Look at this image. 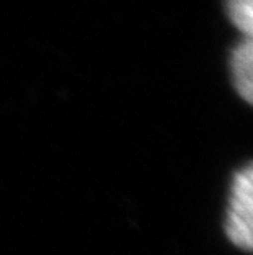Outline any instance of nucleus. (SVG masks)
<instances>
[{"instance_id": "3", "label": "nucleus", "mask_w": 253, "mask_h": 255, "mask_svg": "<svg viewBox=\"0 0 253 255\" xmlns=\"http://www.w3.org/2000/svg\"><path fill=\"white\" fill-rule=\"evenodd\" d=\"M225 13L242 36H252L253 0H225Z\"/></svg>"}, {"instance_id": "1", "label": "nucleus", "mask_w": 253, "mask_h": 255, "mask_svg": "<svg viewBox=\"0 0 253 255\" xmlns=\"http://www.w3.org/2000/svg\"><path fill=\"white\" fill-rule=\"evenodd\" d=\"M253 221V168L247 163L234 173L230 184L229 209L225 218V234L235 247L245 252L252 251Z\"/></svg>"}, {"instance_id": "2", "label": "nucleus", "mask_w": 253, "mask_h": 255, "mask_svg": "<svg viewBox=\"0 0 253 255\" xmlns=\"http://www.w3.org/2000/svg\"><path fill=\"white\" fill-rule=\"evenodd\" d=\"M253 36H242L229 56V71L232 84L242 99L252 104L253 97Z\"/></svg>"}]
</instances>
